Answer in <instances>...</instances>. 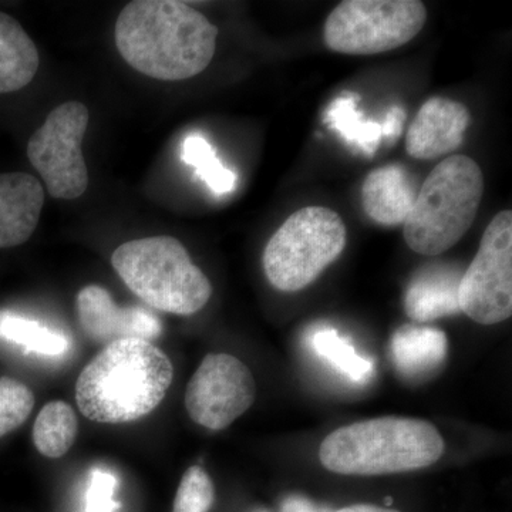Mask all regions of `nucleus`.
I'll return each mask as SVG.
<instances>
[{"instance_id":"29","label":"nucleus","mask_w":512,"mask_h":512,"mask_svg":"<svg viewBox=\"0 0 512 512\" xmlns=\"http://www.w3.org/2000/svg\"><path fill=\"white\" fill-rule=\"evenodd\" d=\"M393 503V498L387 497L386 498V507L390 508V505Z\"/></svg>"},{"instance_id":"5","label":"nucleus","mask_w":512,"mask_h":512,"mask_svg":"<svg viewBox=\"0 0 512 512\" xmlns=\"http://www.w3.org/2000/svg\"><path fill=\"white\" fill-rule=\"evenodd\" d=\"M111 264L124 284L157 311L190 316L211 299L210 279L173 237L126 242L114 251Z\"/></svg>"},{"instance_id":"24","label":"nucleus","mask_w":512,"mask_h":512,"mask_svg":"<svg viewBox=\"0 0 512 512\" xmlns=\"http://www.w3.org/2000/svg\"><path fill=\"white\" fill-rule=\"evenodd\" d=\"M215 500V487L210 474L201 466L185 471L173 505V512H210Z\"/></svg>"},{"instance_id":"14","label":"nucleus","mask_w":512,"mask_h":512,"mask_svg":"<svg viewBox=\"0 0 512 512\" xmlns=\"http://www.w3.org/2000/svg\"><path fill=\"white\" fill-rule=\"evenodd\" d=\"M419 190L416 178L403 165H384L367 175L363 183V210L376 224L397 227L409 217Z\"/></svg>"},{"instance_id":"11","label":"nucleus","mask_w":512,"mask_h":512,"mask_svg":"<svg viewBox=\"0 0 512 512\" xmlns=\"http://www.w3.org/2000/svg\"><path fill=\"white\" fill-rule=\"evenodd\" d=\"M77 316L84 333L103 345L123 339L150 342L163 332L160 319L140 306L119 308L110 293L99 285H89L76 299Z\"/></svg>"},{"instance_id":"16","label":"nucleus","mask_w":512,"mask_h":512,"mask_svg":"<svg viewBox=\"0 0 512 512\" xmlns=\"http://www.w3.org/2000/svg\"><path fill=\"white\" fill-rule=\"evenodd\" d=\"M447 353L446 333L430 326L404 325L390 340L393 365L404 379H426L446 362Z\"/></svg>"},{"instance_id":"28","label":"nucleus","mask_w":512,"mask_h":512,"mask_svg":"<svg viewBox=\"0 0 512 512\" xmlns=\"http://www.w3.org/2000/svg\"><path fill=\"white\" fill-rule=\"evenodd\" d=\"M335 512H400L393 510V508L379 507V505L373 504H355L349 505V507L340 508Z\"/></svg>"},{"instance_id":"4","label":"nucleus","mask_w":512,"mask_h":512,"mask_svg":"<svg viewBox=\"0 0 512 512\" xmlns=\"http://www.w3.org/2000/svg\"><path fill=\"white\" fill-rule=\"evenodd\" d=\"M484 194L480 165L467 156L447 157L421 185L404 222V239L420 255L444 254L476 220Z\"/></svg>"},{"instance_id":"6","label":"nucleus","mask_w":512,"mask_h":512,"mask_svg":"<svg viewBox=\"0 0 512 512\" xmlns=\"http://www.w3.org/2000/svg\"><path fill=\"white\" fill-rule=\"evenodd\" d=\"M345 222L325 207L296 211L272 235L264 251V271L269 284L282 292L302 291L346 247Z\"/></svg>"},{"instance_id":"2","label":"nucleus","mask_w":512,"mask_h":512,"mask_svg":"<svg viewBox=\"0 0 512 512\" xmlns=\"http://www.w3.org/2000/svg\"><path fill=\"white\" fill-rule=\"evenodd\" d=\"M170 357L153 343L123 339L104 346L76 383V402L87 419L123 424L154 412L173 383Z\"/></svg>"},{"instance_id":"22","label":"nucleus","mask_w":512,"mask_h":512,"mask_svg":"<svg viewBox=\"0 0 512 512\" xmlns=\"http://www.w3.org/2000/svg\"><path fill=\"white\" fill-rule=\"evenodd\" d=\"M183 161L194 168L195 174L215 195L228 194L237 184V175L224 167L218 160L214 147L201 134L192 133L185 138Z\"/></svg>"},{"instance_id":"20","label":"nucleus","mask_w":512,"mask_h":512,"mask_svg":"<svg viewBox=\"0 0 512 512\" xmlns=\"http://www.w3.org/2000/svg\"><path fill=\"white\" fill-rule=\"evenodd\" d=\"M0 338L43 356H60L70 348L69 339L62 333L10 312H0Z\"/></svg>"},{"instance_id":"1","label":"nucleus","mask_w":512,"mask_h":512,"mask_svg":"<svg viewBox=\"0 0 512 512\" xmlns=\"http://www.w3.org/2000/svg\"><path fill=\"white\" fill-rule=\"evenodd\" d=\"M114 35L128 66L153 79L180 82L210 66L218 29L187 3L136 0L121 10Z\"/></svg>"},{"instance_id":"23","label":"nucleus","mask_w":512,"mask_h":512,"mask_svg":"<svg viewBox=\"0 0 512 512\" xmlns=\"http://www.w3.org/2000/svg\"><path fill=\"white\" fill-rule=\"evenodd\" d=\"M35 396L26 384L0 377V439L19 429L33 412Z\"/></svg>"},{"instance_id":"25","label":"nucleus","mask_w":512,"mask_h":512,"mask_svg":"<svg viewBox=\"0 0 512 512\" xmlns=\"http://www.w3.org/2000/svg\"><path fill=\"white\" fill-rule=\"evenodd\" d=\"M119 481L113 473L96 468L90 477L86 493V512H116L119 503L116 501V491Z\"/></svg>"},{"instance_id":"18","label":"nucleus","mask_w":512,"mask_h":512,"mask_svg":"<svg viewBox=\"0 0 512 512\" xmlns=\"http://www.w3.org/2000/svg\"><path fill=\"white\" fill-rule=\"evenodd\" d=\"M359 96L345 92L329 104L325 123L342 137V140L357 153L372 157L380 146L382 126L380 121L366 120L357 107Z\"/></svg>"},{"instance_id":"19","label":"nucleus","mask_w":512,"mask_h":512,"mask_svg":"<svg viewBox=\"0 0 512 512\" xmlns=\"http://www.w3.org/2000/svg\"><path fill=\"white\" fill-rule=\"evenodd\" d=\"M77 431L79 420L72 407L56 400L40 410L33 427V443L42 456L60 458L72 448Z\"/></svg>"},{"instance_id":"8","label":"nucleus","mask_w":512,"mask_h":512,"mask_svg":"<svg viewBox=\"0 0 512 512\" xmlns=\"http://www.w3.org/2000/svg\"><path fill=\"white\" fill-rule=\"evenodd\" d=\"M90 114L79 101H67L47 116L28 143V158L47 191L57 200H76L89 185L82 143Z\"/></svg>"},{"instance_id":"10","label":"nucleus","mask_w":512,"mask_h":512,"mask_svg":"<svg viewBox=\"0 0 512 512\" xmlns=\"http://www.w3.org/2000/svg\"><path fill=\"white\" fill-rule=\"evenodd\" d=\"M255 396V379L245 363L227 353H211L188 383L185 409L195 423L220 431L248 412Z\"/></svg>"},{"instance_id":"17","label":"nucleus","mask_w":512,"mask_h":512,"mask_svg":"<svg viewBox=\"0 0 512 512\" xmlns=\"http://www.w3.org/2000/svg\"><path fill=\"white\" fill-rule=\"evenodd\" d=\"M39 52L22 25L0 12V94L18 92L35 79Z\"/></svg>"},{"instance_id":"30","label":"nucleus","mask_w":512,"mask_h":512,"mask_svg":"<svg viewBox=\"0 0 512 512\" xmlns=\"http://www.w3.org/2000/svg\"><path fill=\"white\" fill-rule=\"evenodd\" d=\"M258 512H266V511H258Z\"/></svg>"},{"instance_id":"13","label":"nucleus","mask_w":512,"mask_h":512,"mask_svg":"<svg viewBox=\"0 0 512 512\" xmlns=\"http://www.w3.org/2000/svg\"><path fill=\"white\" fill-rule=\"evenodd\" d=\"M45 205V190L33 175L0 174V249L32 237Z\"/></svg>"},{"instance_id":"3","label":"nucleus","mask_w":512,"mask_h":512,"mask_svg":"<svg viewBox=\"0 0 512 512\" xmlns=\"http://www.w3.org/2000/svg\"><path fill=\"white\" fill-rule=\"evenodd\" d=\"M444 440L429 421L380 417L330 433L322 441V466L343 476H384L433 466Z\"/></svg>"},{"instance_id":"9","label":"nucleus","mask_w":512,"mask_h":512,"mask_svg":"<svg viewBox=\"0 0 512 512\" xmlns=\"http://www.w3.org/2000/svg\"><path fill=\"white\" fill-rule=\"evenodd\" d=\"M461 312L481 325H495L512 313V212L495 215L458 288Z\"/></svg>"},{"instance_id":"7","label":"nucleus","mask_w":512,"mask_h":512,"mask_svg":"<svg viewBox=\"0 0 512 512\" xmlns=\"http://www.w3.org/2000/svg\"><path fill=\"white\" fill-rule=\"evenodd\" d=\"M426 20L419 0H346L326 19L323 39L342 55H377L409 43Z\"/></svg>"},{"instance_id":"26","label":"nucleus","mask_w":512,"mask_h":512,"mask_svg":"<svg viewBox=\"0 0 512 512\" xmlns=\"http://www.w3.org/2000/svg\"><path fill=\"white\" fill-rule=\"evenodd\" d=\"M404 123H406V111H404L403 107L393 106L392 109L387 111L383 121H380L382 138L394 143L397 138L402 136Z\"/></svg>"},{"instance_id":"15","label":"nucleus","mask_w":512,"mask_h":512,"mask_svg":"<svg viewBox=\"0 0 512 512\" xmlns=\"http://www.w3.org/2000/svg\"><path fill=\"white\" fill-rule=\"evenodd\" d=\"M460 269L444 264L424 266L407 286L404 311L414 322H433L461 312L458 288Z\"/></svg>"},{"instance_id":"27","label":"nucleus","mask_w":512,"mask_h":512,"mask_svg":"<svg viewBox=\"0 0 512 512\" xmlns=\"http://www.w3.org/2000/svg\"><path fill=\"white\" fill-rule=\"evenodd\" d=\"M281 512H320L315 503L302 495H289L281 504Z\"/></svg>"},{"instance_id":"12","label":"nucleus","mask_w":512,"mask_h":512,"mask_svg":"<svg viewBox=\"0 0 512 512\" xmlns=\"http://www.w3.org/2000/svg\"><path fill=\"white\" fill-rule=\"evenodd\" d=\"M470 113L458 101L433 97L421 106L406 134V150L417 160H434L461 146Z\"/></svg>"},{"instance_id":"21","label":"nucleus","mask_w":512,"mask_h":512,"mask_svg":"<svg viewBox=\"0 0 512 512\" xmlns=\"http://www.w3.org/2000/svg\"><path fill=\"white\" fill-rule=\"evenodd\" d=\"M312 346L316 355L352 382H366L372 375L373 363L357 355L355 348L336 329H319L312 336Z\"/></svg>"}]
</instances>
